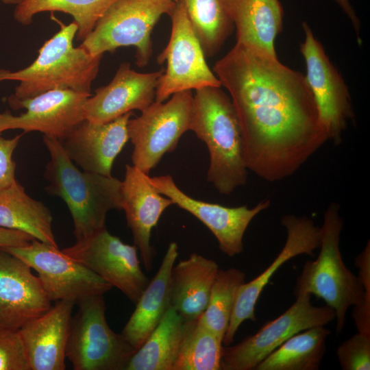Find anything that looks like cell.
I'll use <instances>...</instances> for the list:
<instances>
[{
	"mask_svg": "<svg viewBox=\"0 0 370 370\" xmlns=\"http://www.w3.org/2000/svg\"><path fill=\"white\" fill-rule=\"evenodd\" d=\"M337 357L343 370L370 369V334L357 332L337 348Z\"/></svg>",
	"mask_w": 370,
	"mask_h": 370,
	"instance_id": "cell-32",
	"label": "cell"
},
{
	"mask_svg": "<svg viewBox=\"0 0 370 370\" xmlns=\"http://www.w3.org/2000/svg\"><path fill=\"white\" fill-rule=\"evenodd\" d=\"M23 0H0L1 2L5 4H8V5L14 4L16 5L20 3Z\"/></svg>",
	"mask_w": 370,
	"mask_h": 370,
	"instance_id": "cell-37",
	"label": "cell"
},
{
	"mask_svg": "<svg viewBox=\"0 0 370 370\" xmlns=\"http://www.w3.org/2000/svg\"><path fill=\"white\" fill-rule=\"evenodd\" d=\"M117 0H23L14 11V19L23 25L32 23L40 12H62L70 14L77 25V38L86 39L106 10Z\"/></svg>",
	"mask_w": 370,
	"mask_h": 370,
	"instance_id": "cell-28",
	"label": "cell"
},
{
	"mask_svg": "<svg viewBox=\"0 0 370 370\" xmlns=\"http://www.w3.org/2000/svg\"><path fill=\"white\" fill-rule=\"evenodd\" d=\"M173 1L175 2H178V1H180L181 0H173Z\"/></svg>",
	"mask_w": 370,
	"mask_h": 370,
	"instance_id": "cell-38",
	"label": "cell"
},
{
	"mask_svg": "<svg viewBox=\"0 0 370 370\" xmlns=\"http://www.w3.org/2000/svg\"><path fill=\"white\" fill-rule=\"evenodd\" d=\"M286 228L287 238L281 251L271 264L259 275L238 288L232 313L223 340L228 346L234 341L236 333L246 320L256 321L255 306L258 299L273 274L279 267L294 257L307 254L312 256L319 248L321 240V227L307 217L286 214L281 219Z\"/></svg>",
	"mask_w": 370,
	"mask_h": 370,
	"instance_id": "cell-16",
	"label": "cell"
},
{
	"mask_svg": "<svg viewBox=\"0 0 370 370\" xmlns=\"http://www.w3.org/2000/svg\"><path fill=\"white\" fill-rule=\"evenodd\" d=\"M51 306L32 268L0 247V326L18 330Z\"/></svg>",
	"mask_w": 370,
	"mask_h": 370,
	"instance_id": "cell-18",
	"label": "cell"
},
{
	"mask_svg": "<svg viewBox=\"0 0 370 370\" xmlns=\"http://www.w3.org/2000/svg\"><path fill=\"white\" fill-rule=\"evenodd\" d=\"M62 251L119 288L134 304L149 282L142 271L137 247L124 243L106 227Z\"/></svg>",
	"mask_w": 370,
	"mask_h": 370,
	"instance_id": "cell-13",
	"label": "cell"
},
{
	"mask_svg": "<svg viewBox=\"0 0 370 370\" xmlns=\"http://www.w3.org/2000/svg\"><path fill=\"white\" fill-rule=\"evenodd\" d=\"M186 320L170 306L158 325L136 350L125 370H173Z\"/></svg>",
	"mask_w": 370,
	"mask_h": 370,
	"instance_id": "cell-26",
	"label": "cell"
},
{
	"mask_svg": "<svg viewBox=\"0 0 370 370\" xmlns=\"http://www.w3.org/2000/svg\"><path fill=\"white\" fill-rule=\"evenodd\" d=\"M132 112L104 123L86 119L58 140L69 158L83 171L112 176L114 160L129 140L127 122Z\"/></svg>",
	"mask_w": 370,
	"mask_h": 370,
	"instance_id": "cell-19",
	"label": "cell"
},
{
	"mask_svg": "<svg viewBox=\"0 0 370 370\" xmlns=\"http://www.w3.org/2000/svg\"><path fill=\"white\" fill-rule=\"evenodd\" d=\"M330 334L324 326L299 332L267 356L255 370H317Z\"/></svg>",
	"mask_w": 370,
	"mask_h": 370,
	"instance_id": "cell-27",
	"label": "cell"
},
{
	"mask_svg": "<svg viewBox=\"0 0 370 370\" xmlns=\"http://www.w3.org/2000/svg\"><path fill=\"white\" fill-rule=\"evenodd\" d=\"M146 178L158 193L204 223L217 238L220 250L229 257L243 252V236L249 223L271 204L269 199H264L251 208L227 207L190 197L177 187L170 175L153 177L147 175Z\"/></svg>",
	"mask_w": 370,
	"mask_h": 370,
	"instance_id": "cell-14",
	"label": "cell"
},
{
	"mask_svg": "<svg viewBox=\"0 0 370 370\" xmlns=\"http://www.w3.org/2000/svg\"><path fill=\"white\" fill-rule=\"evenodd\" d=\"M334 1L343 12L347 15V16L350 20L355 31L357 34L358 42L361 43V40L360 38V20L352 6L349 0H333Z\"/></svg>",
	"mask_w": 370,
	"mask_h": 370,
	"instance_id": "cell-36",
	"label": "cell"
},
{
	"mask_svg": "<svg viewBox=\"0 0 370 370\" xmlns=\"http://www.w3.org/2000/svg\"><path fill=\"white\" fill-rule=\"evenodd\" d=\"M219 269L214 260L197 253L173 265L170 304L186 321L197 320L205 311Z\"/></svg>",
	"mask_w": 370,
	"mask_h": 370,
	"instance_id": "cell-24",
	"label": "cell"
},
{
	"mask_svg": "<svg viewBox=\"0 0 370 370\" xmlns=\"http://www.w3.org/2000/svg\"><path fill=\"white\" fill-rule=\"evenodd\" d=\"M192 90L172 95L167 101H153L140 116L127 122L133 145L132 165L149 175L166 153L176 148L181 136L190 130Z\"/></svg>",
	"mask_w": 370,
	"mask_h": 370,
	"instance_id": "cell-8",
	"label": "cell"
},
{
	"mask_svg": "<svg viewBox=\"0 0 370 370\" xmlns=\"http://www.w3.org/2000/svg\"><path fill=\"white\" fill-rule=\"evenodd\" d=\"M245 282V274L236 268L219 269L211 289L208 306L200 321L223 340L232 313L239 286Z\"/></svg>",
	"mask_w": 370,
	"mask_h": 370,
	"instance_id": "cell-31",
	"label": "cell"
},
{
	"mask_svg": "<svg viewBox=\"0 0 370 370\" xmlns=\"http://www.w3.org/2000/svg\"><path fill=\"white\" fill-rule=\"evenodd\" d=\"M164 71L139 73L130 63L122 62L111 82L97 88L84 104V118L104 123L137 110L146 109L154 101L159 79Z\"/></svg>",
	"mask_w": 370,
	"mask_h": 370,
	"instance_id": "cell-17",
	"label": "cell"
},
{
	"mask_svg": "<svg viewBox=\"0 0 370 370\" xmlns=\"http://www.w3.org/2000/svg\"><path fill=\"white\" fill-rule=\"evenodd\" d=\"M147 174L133 165L126 164L121 181L122 210L145 269L153 268L156 250L151 245L153 228L164 211L173 204L147 180Z\"/></svg>",
	"mask_w": 370,
	"mask_h": 370,
	"instance_id": "cell-20",
	"label": "cell"
},
{
	"mask_svg": "<svg viewBox=\"0 0 370 370\" xmlns=\"http://www.w3.org/2000/svg\"><path fill=\"white\" fill-rule=\"evenodd\" d=\"M182 343L173 370H220L223 340L199 319L186 321Z\"/></svg>",
	"mask_w": 370,
	"mask_h": 370,
	"instance_id": "cell-30",
	"label": "cell"
},
{
	"mask_svg": "<svg viewBox=\"0 0 370 370\" xmlns=\"http://www.w3.org/2000/svg\"><path fill=\"white\" fill-rule=\"evenodd\" d=\"M23 134L11 139L0 136V190L4 189L16 182V162L12 159L14 151Z\"/></svg>",
	"mask_w": 370,
	"mask_h": 370,
	"instance_id": "cell-34",
	"label": "cell"
},
{
	"mask_svg": "<svg viewBox=\"0 0 370 370\" xmlns=\"http://www.w3.org/2000/svg\"><path fill=\"white\" fill-rule=\"evenodd\" d=\"M339 211L336 202L325 210L320 227L319 256L305 262L294 293H309L323 299L336 313L337 333L343 329L347 310L354 306L352 316L357 331L370 334V286L365 288L360 278L344 264L340 250L343 219Z\"/></svg>",
	"mask_w": 370,
	"mask_h": 370,
	"instance_id": "cell-2",
	"label": "cell"
},
{
	"mask_svg": "<svg viewBox=\"0 0 370 370\" xmlns=\"http://www.w3.org/2000/svg\"><path fill=\"white\" fill-rule=\"evenodd\" d=\"M58 23L60 30L44 42L30 65L13 72L0 69V82H19L8 99L9 105L53 90L91 94L103 56H92L81 45H73L77 32L75 21L69 25Z\"/></svg>",
	"mask_w": 370,
	"mask_h": 370,
	"instance_id": "cell-5",
	"label": "cell"
},
{
	"mask_svg": "<svg viewBox=\"0 0 370 370\" xmlns=\"http://www.w3.org/2000/svg\"><path fill=\"white\" fill-rule=\"evenodd\" d=\"M75 304L56 301L19 330L31 370L65 369L66 348Z\"/></svg>",
	"mask_w": 370,
	"mask_h": 370,
	"instance_id": "cell-21",
	"label": "cell"
},
{
	"mask_svg": "<svg viewBox=\"0 0 370 370\" xmlns=\"http://www.w3.org/2000/svg\"><path fill=\"white\" fill-rule=\"evenodd\" d=\"M33 239L25 232L0 227V247L25 246Z\"/></svg>",
	"mask_w": 370,
	"mask_h": 370,
	"instance_id": "cell-35",
	"label": "cell"
},
{
	"mask_svg": "<svg viewBox=\"0 0 370 370\" xmlns=\"http://www.w3.org/2000/svg\"><path fill=\"white\" fill-rule=\"evenodd\" d=\"M302 27L305 38L300 51L306 64V79L329 140L337 145L341 143L349 122L354 120L351 97L342 75L308 24L303 22Z\"/></svg>",
	"mask_w": 370,
	"mask_h": 370,
	"instance_id": "cell-12",
	"label": "cell"
},
{
	"mask_svg": "<svg viewBox=\"0 0 370 370\" xmlns=\"http://www.w3.org/2000/svg\"><path fill=\"white\" fill-rule=\"evenodd\" d=\"M1 248L36 271L51 301L66 300L77 304L88 297L103 295L112 288L62 250L38 240L33 239L25 246Z\"/></svg>",
	"mask_w": 370,
	"mask_h": 370,
	"instance_id": "cell-11",
	"label": "cell"
},
{
	"mask_svg": "<svg viewBox=\"0 0 370 370\" xmlns=\"http://www.w3.org/2000/svg\"><path fill=\"white\" fill-rule=\"evenodd\" d=\"M177 256V244L170 243L158 271L135 304V310L121 333L136 350L158 325L171 306V273Z\"/></svg>",
	"mask_w": 370,
	"mask_h": 370,
	"instance_id": "cell-23",
	"label": "cell"
},
{
	"mask_svg": "<svg viewBox=\"0 0 370 370\" xmlns=\"http://www.w3.org/2000/svg\"><path fill=\"white\" fill-rule=\"evenodd\" d=\"M213 72L230 95L247 168L261 179L293 175L329 140L305 75L278 57L236 43Z\"/></svg>",
	"mask_w": 370,
	"mask_h": 370,
	"instance_id": "cell-1",
	"label": "cell"
},
{
	"mask_svg": "<svg viewBox=\"0 0 370 370\" xmlns=\"http://www.w3.org/2000/svg\"><path fill=\"white\" fill-rule=\"evenodd\" d=\"M91 94L71 90H53L10 106L14 110L25 108V112L13 116L0 113V133L20 129L24 133L40 132L62 140L85 120L84 104Z\"/></svg>",
	"mask_w": 370,
	"mask_h": 370,
	"instance_id": "cell-15",
	"label": "cell"
},
{
	"mask_svg": "<svg viewBox=\"0 0 370 370\" xmlns=\"http://www.w3.org/2000/svg\"><path fill=\"white\" fill-rule=\"evenodd\" d=\"M77 305L66 348L73 369L125 370L136 349L109 326L103 295L88 297Z\"/></svg>",
	"mask_w": 370,
	"mask_h": 370,
	"instance_id": "cell-7",
	"label": "cell"
},
{
	"mask_svg": "<svg viewBox=\"0 0 370 370\" xmlns=\"http://www.w3.org/2000/svg\"><path fill=\"white\" fill-rule=\"evenodd\" d=\"M190 130L208 149L207 180L219 193L229 195L246 184L248 169L240 124L230 97L221 87L196 90Z\"/></svg>",
	"mask_w": 370,
	"mask_h": 370,
	"instance_id": "cell-3",
	"label": "cell"
},
{
	"mask_svg": "<svg viewBox=\"0 0 370 370\" xmlns=\"http://www.w3.org/2000/svg\"><path fill=\"white\" fill-rule=\"evenodd\" d=\"M236 30V43L277 58L275 40L282 28L279 0H221Z\"/></svg>",
	"mask_w": 370,
	"mask_h": 370,
	"instance_id": "cell-22",
	"label": "cell"
},
{
	"mask_svg": "<svg viewBox=\"0 0 370 370\" xmlns=\"http://www.w3.org/2000/svg\"><path fill=\"white\" fill-rule=\"evenodd\" d=\"M169 16L170 38L157 57V62H166V67L159 79L155 101H164L182 91L221 87L219 79L206 62V57L181 1L176 3Z\"/></svg>",
	"mask_w": 370,
	"mask_h": 370,
	"instance_id": "cell-10",
	"label": "cell"
},
{
	"mask_svg": "<svg viewBox=\"0 0 370 370\" xmlns=\"http://www.w3.org/2000/svg\"><path fill=\"white\" fill-rule=\"evenodd\" d=\"M0 370H31L18 330L0 326Z\"/></svg>",
	"mask_w": 370,
	"mask_h": 370,
	"instance_id": "cell-33",
	"label": "cell"
},
{
	"mask_svg": "<svg viewBox=\"0 0 370 370\" xmlns=\"http://www.w3.org/2000/svg\"><path fill=\"white\" fill-rule=\"evenodd\" d=\"M311 295H296V300L284 313L264 324L254 334L235 345L223 347L221 369L255 370L256 366L284 342L295 334L324 326L336 319L328 306H315Z\"/></svg>",
	"mask_w": 370,
	"mask_h": 370,
	"instance_id": "cell-9",
	"label": "cell"
},
{
	"mask_svg": "<svg viewBox=\"0 0 370 370\" xmlns=\"http://www.w3.org/2000/svg\"><path fill=\"white\" fill-rule=\"evenodd\" d=\"M42 140L50 156L44 173L49 182L45 190L66 204L76 241L105 228L108 213L122 210L121 181L79 170L58 139L44 135Z\"/></svg>",
	"mask_w": 370,
	"mask_h": 370,
	"instance_id": "cell-4",
	"label": "cell"
},
{
	"mask_svg": "<svg viewBox=\"0 0 370 370\" xmlns=\"http://www.w3.org/2000/svg\"><path fill=\"white\" fill-rule=\"evenodd\" d=\"M206 57L214 56L232 34L234 24L221 0H181Z\"/></svg>",
	"mask_w": 370,
	"mask_h": 370,
	"instance_id": "cell-29",
	"label": "cell"
},
{
	"mask_svg": "<svg viewBox=\"0 0 370 370\" xmlns=\"http://www.w3.org/2000/svg\"><path fill=\"white\" fill-rule=\"evenodd\" d=\"M173 0H117L103 14L82 47L92 56L134 47L136 64L144 67L151 56V33L160 18L170 16Z\"/></svg>",
	"mask_w": 370,
	"mask_h": 370,
	"instance_id": "cell-6",
	"label": "cell"
},
{
	"mask_svg": "<svg viewBox=\"0 0 370 370\" xmlns=\"http://www.w3.org/2000/svg\"><path fill=\"white\" fill-rule=\"evenodd\" d=\"M52 221L49 209L29 196L16 180L0 190V227L25 232L34 239L59 248Z\"/></svg>",
	"mask_w": 370,
	"mask_h": 370,
	"instance_id": "cell-25",
	"label": "cell"
}]
</instances>
